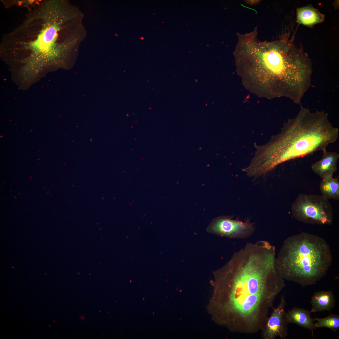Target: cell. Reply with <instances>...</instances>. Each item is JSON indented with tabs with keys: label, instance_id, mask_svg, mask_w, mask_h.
Returning <instances> with one entry per match:
<instances>
[{
	"label": "cell",
	"instance_id": "cell-1",
	"mask_svg": "<svg viewBox=\"0 0 339 339\" xmlns=\"http://www.w3.org/2000/svg\"><path fill=\"white\" fill-rule=\"evenodd\" d=\"M209 312L232 332L261 331L277 295L285 287L274 246L265 240L247 243L214 271Z\"/></svg>",
	"mask_w": 339,
	"mask_h": 339
},
{
	"label": "cell",
	"instance_id": "cell-2",
	"mask_svg": "<svg viewBox=\"0 0 339 339\" xmlns=\"http://www.w3.org/2000/svg\"><path fill=\"white\" fill-rule=\"evenodd\" d=\"M74 11L67 1L43 0L4 34L1 57L15 70L34 72L64 64L74 45Z\"/></svg>",
	"mask_w": 339,
	"mask_h": 339
},
{
	"label": "cell",
	"instance_id": "cell-3",
	"mask_svg": "<svg viewBox=\"0 0 339 339\" xmlns=\"http://www.w3.org/2000/svg\"><path fill=\"white\" fill-rule=\"evenodd\" d=\"M339 131L329 121L326 114L302 109L267 143L255 144L256 151L245 171L250 177H258L284 162L322 151L336 140Z\"/></svg>",
	"mask_w": 339,
	"mask_h": 339
},
{
	"label": "cell",
	"instance_id": "cell-4",
	"mask_svg": "<svg viewBox=\"0 0 339 339\" xmlns=\"http://www.w3.org/2000/svg\"><path fill=\"white\" fill-rule=\"evenodd\" d=\"M330 246L322 238L302 232L284 241L277 258L284 279L303 287L313 285L327 273L332 262Z\"/></svg>",
	"mask_w": 339,
	"mask_h": 339
},
{
	"label": "cell",
	"instance_id": "cell-5",
	"mask_svg": "<svg viewBox=\"0 0 339 339\" xmlns=\"http://www.w3.org/2000/svg\"><path fill=\"white\" fill-rule=\"evenodd\" d=\"M297 220L310 224L330 225L333 221V212L328 199L322 195L301 193L291 207Z\"/></svg>",
	"mask_w": 339,
	"mask_h": 339
},
{
	"label": "cell",
	"instance_id": "cell-6",
	"mask_svg": "<svg viewBox=\"0 0 339 339\" xmlns=\"http://www.w3.org/2000/svg\"><path fill=\"white\" fill-rule=\"evenodd\" d=\"M254 225L248 220L242 221L234 219L227 216H221L213 218L207 228L210 233L230 238L244 239L254 233Z\"/></svg>",
	"mask_w": 339,
	"mask_h": 339
},
{
	"label": "cell",
	"instance_id": "cell-7",
	"mask_svg": "<svg viewBox=\"0 0 339 339\" xmlns=\"http://www.w3.org/2000/svg\"><path fill=\"white\" fill-rule=\"evenodd\" d=\"M286 305L284 297L282 295L278 305L272 309L261 331L263 339H274L278 337L285 339L288 335V323L285 317Z\"/></svg>",
	"mask_w": 339,
	"mask_h": 339
},
{
	"label": "cell",
	"instance_id": "cell-8",
	"mask_svg": "<svg viewBox=\"0 0 339 339\" xmlns=\"http://www.w3.org/2000/svg\"><path fill=\"white\" fill-rule=\"evenodd\" d=\"M323 156L320 160L311 166L313 171L322 178L333 175L336 171V164L339 155L335 152L322 151Z\"/></svg>",
	"mask_w": 339,
	"mask_h": 339
},
{
	"label": "cell",
	"instance_id": "cell-9",
	"mask_svg": "<svg viewBox=\"0 0 339 339\" xmlns=\"http://www.w3.org/2000/svg\"><path fill=\"white\" fill-rule=\"evenodd\" d=\"M310 311L303 308L294 307L285 313V317L288 323L294 324L310 330L312 334L316 329L313 319Z\"/></svg>",
	"mask_w": 339,
	"mask_h": 339
},
{
	"label": "cell",
	"instance_id": "cell-10",
	"mask_svg": "<svg viewBox=\"0 0 339 339\" xmlns=\"http://www.w3.org/2000/svg\"><path fill=\"white\" fill-rule=\"evenodd\" d=\"M336 300L333 292L330 290L315 292L311 297L310 313L329 311L335 304Z\"/></svg>",
	"mask_w": 339,
	"mask_h": 339
},
{
	"label": "cell",
	"instance_id": "cell-11",
	"mask_svg": "<svg viewBox=\"0 0 339 339\" xmlns=\"http://www.w3.org/2000/svg\"><path fill=\"white\" fill-rule=\"evenodd\" d=\"M297 15L298 23L309 26L322 22L325 19L323 14L310 6L298 8Z\"/></svg>",
	"mask_w": 339,
	"mask_h": 339
},
{
	"label": "cell",
	"instance_id": "cell-12",
	"mask_svg": "<svg viewBox=\"0 0 339 339\" xmlns=\"http://www.w3.org/2000/svg\"><path fill=\"white\" fill-rule=\"evenodd\" d=\"M322 195L328 199H339V181L338 180L330 176L322 178L320 184Z\"/></svg>",
	"mask_w": 339,
	"mask_h": 339
},
{
	"label": "cell",
	"instance_id": "cell-13",
	"mask_svg": "<svg viewBox=\"0 0 339 339\" xmlns=\"http://www.w3.org/2000/svg\"><path fill=\"white\" fill-rule=\"evenodd\" d=\"M313 320L316 321L314 323L316 328L325 327L336 331L339 328V315L336 314H331L324 318H316L313 319Z\"/></svg>",
	"mask_w": 339,
	"mask_h": 339
},
{
	"label": "cell",
	"instance_id": "cell-14",
	"mask_svg": "<svg viewBox=\"0 0 339 339\" xmlns=\"http://www.w3.org/2000/svg\"><path fill=\"white\" fill-rule=\"evenodd\" d=\"M4 7L7 8L13 6L25 8L30 11L39 4L42 1L40 0H2Z\"/></svg>",
	"mask_w": 339,
	"mask_h": 339
}]
</instances>
